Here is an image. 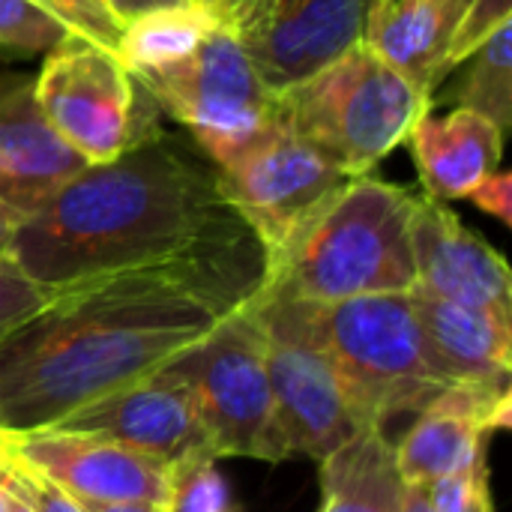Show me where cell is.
I'll list each match as a JSON object with an SVG mask.
<instances>
[{
    "mask_svg": "<svg viewBox=\"0 0 512 512\" xmlns=\"http://www.w3.org/2000/svg\"><path fill=\"white\" fill-rule=\"evenodd\" d=\"M261 270L156 264L90 276L0 336V432L48 429L201 342L252 300Z\"/></svg>",
    "mask_w": 512,
    "mask_h": 512,
    "instance_id": "1",
    "label": "cell"
},
{
    "mask_svg": "<svg viewBox=\"0 0 512 512\" xmlns=\"http://www.w3.org/2000/svg\"><path fill=\"white\" fill-rule=\"evenodd\" d=\"M258 243L204 168L162 129L66 180L12 243V261L45 288L156 264L249 267Z\"/></svg>",
    "mask_w": 512,
    "mask_h": 512,
    "instance_id": "2",
    "label": "cell"
},
{
    "mask_svg": "<svg viewBox=\"0 0 512 512\" xmlns=\"http://www.w3.org/2000/svg\"><path fill=\"white\" fill-rule=\"evenodd\" d=\"M255 294L327 357L363 429H387L459 384L429 345L411 291L336 303Z\"/></svg>",
    "mask_w": 512,
    "mask_h": 512,
    "instance_id": "3",
    "label": "cell"
},
{
    "mask_svg": "<svg viewBox=\"0 0 512 512\" xmlns=\"http://www.w3.org/2000/svg\"><path fill=\"white\" fill-rule=\"evenodd\" d=\"M414 198L408 189L369 174L348 180L264 264L258 291L303 303L411 291L417 282L411 246Z\"/></svg>",
    "mask_w": 512,
    "mask_h": 512,
    "instance_id": "4",
    "label": "cell"
},
{
    "mask_svg": "<svg viewBox=\"0 0 512 512\" xmlns=\"http://www.w3.org/2000/svg\"><path fill=\"white\" fill-rule=\"evenodd\" d=\"M429 105V93L363 42L276 93L282 126L348 177L369 174L408 141Z\"/></svg>",
    "mask_w": 512,
    "mask_h": 512,
    "instance_id": "5",
    "label": "cell"
},
{
    "mask_svg": "<svg viewBox=\"0 0 512 512\" xmlns=\"http://www.w3.org/2000/svg\"><path fill=\"white\" fill-rule=\"evenodd\" d=\"M168 366L192 387L198 420L216 459H291L276 417L264 363V330L252 300L228 312L201 342L171 357Z\"/></svg>",
    "mask_w": 512,
    "mask_h": 512,
    "instance_id": "6",
    "label": "cell"
},
{
    "mask_svg": "<svg viewBox=\"0 0 512 512\" xmlns=\"http://www.w3.org/2000/svg\"><path fill=\"white\" fill-rule=\"evenodd\" d=\"M132 78L162 111L192 132L213 168L228 165L282 126L276 93L261 81L240 42L222 27L210 30L183 60L132 72Z\"/></svg>",
    "mask_w": 512,
    "mask_h": 512,
    "instance_id": "7",
    "label": "cell"
},
{
    "mask_svg": "<svg viewBox=\"0 0 512 512\" xmlns=\"http://www.w3.org/2000/svg\"><path fill=\"white\" fill-rule=\"evenodd\" d=\"M33 93L48 126L87 162H111L156 132L153 99L114 51L69 36L48 51Z\"/></svg>",
    "mask_w": 512,
    "mask_h": 512,
    "instance_id": "8",
    "label": "cell"
},
{
    "mask_svg": "<svg viewBox=\"0 0 512 512\" xmlns=\"http://www.w3.org/2000/svg\"><path fill=\"white\" fill-rule=\"evenodd\" d=\"M216 180L222 198L258 240L267 264L354 177L279 126L216 168Z\"/></svg>",
    "mask_w": 512,
    "mask_h": 512,
    "instance_id": "9",
    "label": "cell"
},
{
    "mask_svg": "<svg viewBox=\"0 0 512 512\" xmlns=\"http://www.w3.org/2000/svg\"><path fill=\"white\" fill-rule=\"evenodd\" d=\"M252 309L264 330V363L288 453L321 462L363 426L327 357L258 294Z\"/></svg>",
    "mask_w": 512,
    "mask_h": 512,
    "instance_id": "10",
    "label": "cell"
},
{
    "mask_svg": "<svg viewBox=\"0 0 512 512\" xmlns=\"http://www.w3.org/2000/svg\"><path fill=\"white\" fill-rule=\"evenodd\" d=\"M372 0H255L231 33L279 93L363 42Z\"/></svg>",
    "mask_w": 512,
    "mask_h": 512,
    "instance_id": "11",
    "label": "cell"
},
{
    "mask_svg": "<svg viewBox=\"0 0 512 512\" xmlns=\"http://www.w3.org/2000/svg\"><path fill=\"white\" fill-rule=\"evenodd\" d=\"M48 429L102 435L168 468L192 453H210L192 387L168 363L81 405Z\"/></svg>",
    "mask_w": 512,
    "mask_h": 512,
    "instance_id": "12",
    "label": "cell"
},
{
    "mask_svg": "<svg viewBox=\"0 0 512 512\" xmlns=\"http://www.w3.org/2000/svg\"><path fill=\"white\" fill-rule=\"evenodd\" d=\"M6 453L81 501L165 504L168 498V465L102 435L36 429L12 435Z\"/></svg>",
    "mask_w": 512,
    "mask_h": 512,
    "instance_id": "13",
    "label": "cell"
},
{
    "mask_svg": "<svg viewBox=\"0 0 512 512\" xmlns=\"http://www.w3.org/2000/svg\"><path fill=\"white\" fill-rule=\"evenodd\" d=\"M414 288L462 306L512 315L510 264L462 219L429 195L414 198L411 213Z\"/></svg>",
    "mask_w": 512,
    "mask_h": 512,
    "instance_id": "14",
    "label": "cell"
},
{
    "mask_svg": "<svg viewBox=\"0 0 512 512\" xmlns=\"http://www.w3.org/2000/svg\"><path fill=\"white\" fill-rule=\"evenodd\" d=\"M510 387L453 384L423 411L399 444L396 468L405 483H435L486 456V435L510 426Z\"/></svg>",
    "mask_w": 512,
    "mask_h": 512,
    "instance_id": "15",
    "label": "cell"
},
{
    "mask_svg": "<svg viewBox=\"0 0 512 512\" xmlns=\"http://www.w3.org/2000/svg\"><path fill=\"white\" fill-rule=\"evenodd\" d=\"M87 162L48 126L33 78L0 69V198L36 213Z\"/></svg>",
    "mask_w": 512,
    "mask_h": 512,
    "instance_id": "16",
    "label": "cell"
},
{
    "mask_svg": "<svg viewBox=\"0 0 512 512\" xmlns=\"http://www.w3.org/2000/svg\"><path fill=\"white\" fill-rule=\"evenodd\" d=\"M504 138L507 135L477 111L456 108L444 117L426 111L408 135L426 195L435 201L468 198L480 180L498 171Z\"/></svg>",
    "mask_w": 512,
    "mask_h": 512,
    "instance_id": "17",
    "label": "cell"
},
{
    "mask_svg": "<svg viewBox=\"0 0 512 512\" xmlns=\"http://www.w3.org/2000/svg\"><path fill=\"white\" fill-rule=\"evenodd\" d=\"M414 312L441 363L459 384L510 387L512 315L462 306L411 288Z\"/></svg>",
    "mask_w": 512,
    "mask_h": 512,
    "instance_id": "18",
    "label": "cell"
},
{
    "mask_svg": "<svg viewBox=\"0 0 512 512\" xmlns=\"http://www.w3.org/2000/svg\"><path fill=\"white\" fill-rule=\"evenodd\" d=\"M465 0H387L369 6L363 45L384 57L423 93H435L444 78V57Z\"/></svg>",
    "mask_w": 512,
    "mask_h": 512,
    "instance_id": "19",
    "label": "cell"
},
{
    "mask_svg": "<svg viewBox=\"0 0 512 512\" xmlns=\"http://www.w3.org/2000/svg\"><path fill=\"white\" fill-rule=\"evenodd\" d=\"M321 492L318 512H399L405 480L387 432L363 429L321 459Z\"/></svg>",
    "mask_w": 512,
    "mask_h": 512,
    "instance_id": "20",
    "label": "cell"
},
{
    "mask_svg": "<svg viewBox=\"0 0 512 512\" xmlns=\"http://www.w3.org/2000/svg\"><path fill=\"white\" fill-rule=\"evenodd\" d=\"M210 30H216V21L201 6H162L126 21L114 54L129 72L159 69L192 54Z\"/></svg>",
    "mask_w": 512,
    "mask_h": 512,
    "instance_id": "21",
    "label": "cell"
},
{
    "mask_svg": "<svg viewBox=\"0 0 512 512\" xmlns=\"http://www.w3.org/2000/svg\"><path fill=\"white\" fill-rule=\"evenodd\" d=\"M456 105L489 117L504 135L512 123V21L501 24L474 54Z\"/></svg>",
    "mask_w": 512,
    "mask_h": 512,
    "instance_id": "22",
    "label": "cell"
},
{
    "mask_svg": "<svg viewBox=\"0 0 512 512\" xmlns=\"http://www.w3.org/2000/svg\"><path fill=\"white\" fill-rule=\"evenodd\" d=\"M165 512H237L228 480L213 453H192L168 468Z\"/></svg>",
    "mask_w": 512,
    "mask_h": 512,
    "instance_id": "23",
    "label": "cell"
},
{
    "mask_svg": "<svg viewBox=\"0 0 512 512\" xmlns=\"http://www.w3.org/2000/svg\"><path fill=\"white\" fill-rule=\"evenodd\" d=\"M75 36L60 18L36 0H0V51L12 57H33L54 51Z\"/></svg>",
    "mask_w": 512,
    "mask_h": 512,
    "instance_id": "24",
    "label": "cell"
},
{
    "mask_svg": "<svg viewBox=\"0 0 512 512\" xmlns=\"http://www.w3.org/2000/svg\"><path fill=\"white\" fill-rule=\"evenodd\" d=\"M507 21H512V0H468L456 30H453L441 72L447 75L450 69L465 63Z\"/></svg>",
    "mask_w": 512,
    "mask_h": 512,
    "instance_id": "25",
    "label": "cell"
},
{
    "mask_svg": "<svg viewBox=\"0 0 512 512\" xmlns=\"http://www.w3.org/2000/svg\"><path fill=\"white\" fill-rule=\"evenodd\" d=\"M36 3L48 9L54 18H60L75 36L105 51H117L123 24L111 15V9L102 0H36Z\"/></svg>",
    "mask_w": 512,
    "mask_h": 512,
    "instance_id": "26",
    "label": "cell"
},
{
    "mask_svg": "<svg viewBox=\"0 0 512 512\" xmlns=\"http://www.w3.org/2000/svg\"><path fill=\"white\" fill-rule=\"evenodd\" d=\"M429 495L435 512H492L486 456L459 474L429 483Z\"/></svg>",
    "mask_w": 512,
    "mask_h": 512,
    "instance_id": "27",
    "label": "cell"
},
{
    "mask_svg": "<svg viewBox=\"0 0 512 512\" xmlns=\"http://www.w3.org/2000/svg\"><path fill=\"white\" fill-rule=\"evenodd\" d=\"M0 477L33 507V512H87L75 495H69L66 489H60L57 483H51L48 477H42L39 471H33L9 453H3Z\"/></svg>",
    "mask_w": 512,
    "mask_h": 512,
    "instance_id": "28",
    "label": "cell"
},
{
    "mask_svg": "<svg viewBox=\"0 0 512 512\" xmlns=\"http://www.w3.org/2000/svg\"><path fill=\"white\" fill-rule=\"evenodd\" d=\"M51 291L54 288H45L30 276H24L12 258L0 261V336L9 327H15L21 318L36 312L51 297Z\"/></svg>",
    "mask_w": 512,
    "mask_h": 512,
    "instance_id": "29",
    "label": "cell"
},
{
    "mask_svg": "<svg viewBox=\"0 0 512 512\" xmlns=\"http://www.w3.org/2000/svg\"><path fill=\"white\" fill-rule=\"evenodd\" d=\"M480 210H486L489 216L501 219L504 225L512 222V177L510 171H492L486 180H480L474 186V192L468 195Z\"/></svg>",
    "mask_w": 512,
    "mask_h": 512,
    "instance_id": "30",
    "label": "cell"
},
{
    "mask_svg": "<svg viewBox=\"0 0 512 512\" xmlns=\"http://www.w3.org/2000/svg\"><path fill=\"white\" fill-rule=\"evenodd\" d=\"M189 3L201 6V9L216 21V27L234 33L237 24L243 21V15L249 12V6H252L255 0H189Z\"/></svg>",
    "mask_w": 512,
    "mask_h": 512,
    "instance_id": "31",
    "label": "cell"
},
{
    "mask_svg": "<svg viewBox=\"0 0 512 512\" xmlns=\"http://www.w3.org/2000/svg\"><path fill=\"white\" fill-rule=\"evenodd\" d=\"M24 219L27 216L18 207H12L9 201L0 198V261L12 258V243H15V234H18Z\"/></svg>",
    "mask_w": 512,
    "mask_h": 512,
    "instance_id": "32",
    "label": "cell"
},
{
    "mask_svg": "<svg viewBox=\"0 0 512 512\" xmlns=\"http://www.w3.org/2000/svg\"><path fill=\"white\" fill-rule=\"evenodd\" d=\"M177 3H189V0H105V6L111 9V15L126 24L150 9H162V6H177Z\"/></svg>",
    "mask_w": 512,
    "mask_h": 512,
    "instance_id": "33",
    "label": "cell"
},
{
    "mask_svg": "<svg viewBox=\"0 0 512 512\" xmlns=\"http://www.w3.org/2000/svg\"><path fill=\"white\" fill-rule=\"evenodd\" d=\"M399 512H435V507H432V495H429V486H426V483H405Z\"/></svg>",
    "mask_w": 512,
    "mask_h": 512,
    "instance_id": "34",
    "label": "cell"
},
{
    "mask_svg": "<svg viewBox=\"0 0 512 512\" xmlns=\"http://www.w3.org/2000/svg\"><path fill=\"white\" fill-rule=\"evenodd\" d=\"M81 501V498H78ZM87 512H165V504H150V501H117V504H102V501H81Z\"/></svg>",
    "mask_w": 512,
    "mask_h": 512,
    "instance_id": "35",
    "label": "cell"
},
{
    "mask_svg": "<svg viewBox=\"0 0 512 512\" xmlns=\"http://www.w3.org/2000/svg\"><path fill=\"white\" fill-rule=\"evenodd\" d=\"M0 480H3V477H0ZM3 489H6V504H3V512H33V507H30V504H27V501H24V498H21V495H18L6 480H3Z\"/></svg>",
    "mask_w": 512,
    "mask_h": 512,
    "instance_id": "36",
    "label": "cell"
},
{
    "mask_svg": "<svg viewBox=\"0 0 512 512\" xmlns=\"http://www.w3.org/2000/svg\"><path fill=\"white\" fill-rule=\"evenodd\" d=\"M12 435H6V438H0V462H3V453H6V441H9Z\"/></svg>",
    "mask_w": 512,
    "mask_h": 512,
    "instance_id": "37",
    "label": "cell"
},
{
    "mask_svg": "<svg viewBox=\"0 0 512 512\" xmlns=\"http://www.w3.org/2000/svg\"><path fill=\"white\" fill-rule=\"evenodd\" d=\"M3 504H6V489H3V480H0V512H3Z\"/></svg>",
    "mask_w": 512,
    "mask_h": 512,
    "instance_id": "38",
    "label": "cell"
},
{
    "mask_svg": "<svg viewBox=\"0 0 512 512\" xmlns=\"http://www.w3.org/2000/svg\"><path fill=\"white\" fill-rule=\"evenodd\" d=\"M375 3H387V0H372V6H375Z\"/></svg>",
    "mask_w": 512,
    "mask_h": 512,
    "instance_id": "39",
    "label": "cell"
},
{
    "mask_svg": "<svg viewBox=\"0 0 512 512\" xmlns=\"http://www.w3.org/2000/svg\"><path fill=\"white\" fill-rule=\"evenodd\" d=\"M0 438H6V435H3V432H0Z\"/></svg>",
    "mask_w": 512,
    "mask_h": 512,
    "instance_id": "40",
    "label": "cell"
},
{
    "mask_svg": "<svg viewBox=\"0 0 512 512\" xmlns=\"http://www.w3.org/2000/svg\"><path fill=\"white\" fill-rule=\"evenodd\" d=\"M465 6H468V0H465Z\"/></svg>",
    "mask_w": 512,
    "mask_h": 512,
    "instance_id": "41",
    "label": "cell"
},
{
    "mask_svg": "<svg viewBox=\"0 0 512 512\" xmlns=\"http://www.w3.org/2000/svg\"><path fill=\"white\" fill-rule=\"evenodd\" d=\"M102 3H105V0H102Z\"/></svg>",
    "mask_w": 512,
    "mask_h": 512,
    "instance_id": "42",
    "label": "cell"
}]
</instances>
